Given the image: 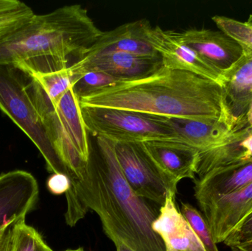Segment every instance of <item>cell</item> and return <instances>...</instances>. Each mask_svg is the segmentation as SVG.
<instances>
[{
    "mask_svg": "<svg viewBox=\"0 0 252 251\" xmlns=\"http://www.w3.org/2000/svg\"><path fill=\"white\" fill-rule=\"evenodd\" d=\"M64 251H84V249L83 248H78L77 249H68V250Z\"/></svg>",
    "mask_w": 252,
    "mask_h": 251,
    "instance_id": "33",
    "label": "cell"
},
{
    "mask_svg": "<svg viewBox=\"0 0 252 251\" xmlns=\"http://www.w3.org/2000/svg\"><path fill=\"white\" fill-rule=\"evenodd\" d=\"M252 162V125L233 131L220 145L199 153L196 178Z\"/></svg>",
    "mask_w": 252,
    "mask_h": 251,
    "instance_id": "17",
    "label": "cell"
},
{
    "mask_svg": "<svg viewBox=\"0 0 252 251\" xmlns=\"http://www.w3.org/2000/svg\"><path fill=\"white\" fill-rule=\"evenodd\" d=\"M29 73V72H28ZM37 81L53 106L80 79L72 72L70 66L62 70L47 73H29Z\"/></svg>",
    "mask_w": 252,
    "mask_h": 251,
    "instance_id": "20",
    "label": "cell"
},
{
    "mask_svg": "<svg viewBox=\"0 0 252 251\" xmlns=\"http://www.w3.org/2000/svg\"><path fill=\"white\" fill-rule=\"evenodd\" d=\"M9 230H10V228H9V229H4V228H0V243H1V242L3 241V240H4V237H5L6 235H7V232H8Z\"/></svg>",
    "mask_w": 252,
    "mask_h": 251,
    "instance_id": "32",
    "label": "cell"
},
{
    "mask_svg": "<svg viewBox=\"0 0 252 251\" xmlns=\"http://www.w3.org/2000/svg\"><path fill=\"white\" fill-rule=\"evenodd\" d=\"M230 249L232 251H252V242L242 245V246L231 248Z\"/></svg>",
    "mask_w": 252,
    "mask_h": 251,
    "instance_id": "29",
    "label": "cell"
},
{
    "mask_svg": "<svg viewBox=\"0 0 252 251\" xmlns=\"http://www.w3.org/2000/svg\"><path fill=\"white\" fill-rule=\"evenodd\" d=\"M162 66L161 57L115 52L102 53L90 58L84 57L71 65L70 68L78 78L89 71L98 70L125 81L145 78Z\"/></svg>",
    "mask_w": 252,
    "mask_h": 251,
    "instance_id": "11",
    "label": "cell"
},
{
    "mask_svg": "<svg viewBox=\"0 0 252 251\" xmlns=\"http://www.w3.org/2000/svg\"><path fill=\"white\" fill-rule=\"evenodd\" d=\"M7 235H8V232H7V235H6V237H4L3 241L0 243V251H6V248H7Z\"/></svg>",
    "mask_w": 252,
    "mask_h": 251,
    "instance_id": "31",
    "label": "cell"
},
{
    "mask_svg": "<svg viewBox=\"0 0 252 251\" xmlns=\"http://www.w3.org/2000/svg\"><path fill=\"white\" fill-rule=\"evenodd\" d=\"M176 134V142L200 152L217 147L233 131L226 122L220 120L168 118Z\"/></svg>",
    "mask_w": 252,
    "mask_h": 251,
    "instance_id": "19",
    "label": "cell"
},
{
    "mask_svg": "<svg viewBox=\"0 0 252 251\" xmlns=\"http://www.w3.org/2000/svg\"><path fill=\"white\" fill-rule=\"evenodd\" d=\"M150 41L161 57L162 65L169 69L185 71L220 84L222 74L207 63L196 52L185 45L178 32L153 27Z\"/></svg>",
    "mask_w": 252,
    "mask_h": 251,
    "instance_id": "10",
    "label": "cell"
},
{
    "mask_svg": "<svg viewBox=\"0 0 252 251\" xmlns=\"http://www.w3.org/2000/svg\"><path fill=\"white\" fill-rule=\"evenodd\" d=\"M6 251H53L42 236L25 221L10 228Z\"/></svg>",
    "mask_w": 252,
    "mask_h": 251,
    "instance_id": "21",
    "label": "cell"
},
{
    "mask_svg": "<svg viewBox=\"0 0 252 251\" xmlns=\"http://www.w3.org/2000/svg\"><path fill=\"white\" fill-rule=\"evenodd\" d=\"M115 247H116V251H135L129 248L128 246L124 244V243H120V244L115 246Z\"/></svg>",
    "mask_w": 252,
    "mask_h": 251,
    "instance_id": "30",
    "label": "cell"
},
{
    "mask_svg": "<svg viewBox=\"0 0 252 251\" xmlns=\"http://www.w3.org/2000/svg\"><path fill=\"white\" fill-rule=\"evenodd\" d=\"M179 39L220 73L229 70L244 56V49L222 31L191 29L178 32Z\"/></svg>",
    "mask_w": 252,
    "mask_h": 251,
    "instance_id": "13",
    "label": "cell"
},
{
    "mask_svg": "<svg viewBox=\"0 0 252 251\" xmlns=\"http://www.w3.org/2000/svg\"><path fill=\"white\" fill-rule=\"evenodd\" d=\"M70 187V180L63 174L53 173L47 178V190L55 195L66 194Z\"/></svg>",
    "mask_w": 252,
    "mask_h": 251,
    "instance_id": "27",
    "label": "cell"
},
{
    "mask_svg": "<svg viewBox=\"0 0 252 251\" xmlns=\"http://www.w3.org/2000/svg\"><path fill=\"white\" fill-rule=\"evenodd\" d=\"M103 31L80 4L34 14L0 38V64H13L29 73L66 69L85 57Z\"/></svg>",
    "mask_w": 252,
    "mask_h": 251,
    "instance_id": "3",
    "label": "cell"
},
{
    "mask_svg": "<svg viewBox=\"0 0 252 251\" xmlns=\"http://www.w3.org/2000/svg\"><path fill=\"white\" fill-rule=\"evenodd\" d=\"M28 88L52 147L67 172L71 184L81 181L87 171L91 145L79 97L72 88L57 106H53L29 73Z\"/></svg>",
    "mask_w": 252,
    "mask_h": 251,
    "instance_id": "4",
    "label": "cell"
},
{
    "mask_svg": "<svg viewBox=\"0 0 252 251\" xmlns=\"http://www.w3.org/2000/svg\"><path fill=\"white\" fill-rule=\"evenodd\" d=\"M176 194L169 192L152 229L162 240L165 251H206L176 203Z\"/></svg>",
    "mask_w": 252,
    "mask_h": 251,
    "instance_id": "16",
    "label": "cell"
},
{
    "mask_svg": "<svg viewBox=\"0 0 252 251\" xmlns=\"http://www.w3.org/2000/svg\"><path fill=\"white\" fill-rule=\"evenodd\" d=\"M247 22L249 24V25H252V11L251 14H250V16H249V19Z\"/></svg>",
    "mask_w": 252,
    "mask_h": 251,
    "instance_id": "34",
    "label": "cell"
},
{
    "mask_svg": "<svg viewBox=\"0 0 252 251\" xmlns=\"http://www.w3.org/2000/svg\"><path fill=\"white\" fill-rule=\"evenodd\" d=\"M38 195V182L30 172L13 170L0 175V228L9 229L25 221Z\"/></svg>",
    "mask_w": 252,
    "mask_h": 251,
    "instance_id": "9",
    "label": "cell"
},
{
    "mask_svg": "<svg viewBox=\"0 0 252 251\" xmlns=\"http://www.w3.org/2000/svg\"><path fill=\"white\" fill-rule=\"evenodd\" d=\"M223 91L226 122L232 131L250 126L252 112V53L244 56L229 70L223 72L220 82Z\"/></svg>",
    "mask_w": 252,
    "mask_h": 251,
    "instance_id": "8",
    "label": "cell"
},
{
    "mask_svg": "<svg viewBox=\"0 0 252 251\" xmlns=\"http://www.w3.org/2000/svg\"><path fill=\"white\" fill-rule=\"evenodd\" d=\"M152 28L148 19H142L103 32L84 57L90 58L102 53L115 52L161 57L150 41Z\"/></svg>",
    "mask_w": 252,
    "mask_h": 251,
    "instance_id": "14",
    "label": "cell"
},
{
    "mask_svg": "<svg viewBox=\"0 0 252 251\" xmlns=\"http://www.w3.org/2000/svg\"><path fill=\"white\" fill-rule=\"evenodd\" d=\"M89 133L114 143L176 141L168 118L109 108L81 107Z\"/></svg>",
    "mask_w": 252,
    "mask_h": 251,
    "instance_id": "6",
    "label": "cell"
},
{
    "mask_svg": "<svg viewBox=\"0 0 252 251\" xmlns=\"http://www.w3.org/2000/svg\"><path fill=\"white\" fill-rule=\"evenodd\" d=\"M25 4L18 0H0V14L18 10Z\"/></svg>",
    "mask_w": 252,
    "mask_h": 251,
    "instance_id": "28",
    "label": "cell"
},
{
    "mask_svg": "<svg viewBox=\"0 0 252 251\" xmlns=\"http://www.w3.org/2000/svg\"><path fill=\"white\" fill-rule=\"evenodd\" d=\"M142 144L160 170L176 187L185 178H196L198 150L175 141L155 140Z\"/></svg>",
    "mask_w": 252,
    "mask_h": 251,
    "instance_id": "15",
    "label": "cell"
},
{
    "mask_svg": "<svg viewBox=\"0 0 252 251\" xmlns=\"http://www.w3.org/2000/svg\"><path fill=\"white\" fill-rule=\"evenodd\" d=\"M80 103L81 107L122 109L161 117L220 120L227 124L220 84L164 66L145 78L122 81L81 97Z\"/></svg>",
    "mask_w": 252,
    "mask_h": 251,
    "instance_id": "2",
    "label": "cell"
},
{
    "mask_svg": "<svg viewBox=\"0 0 252 251\" xmlns=\"http://www.w3.org/2000/svg\"><path fill=\"white\" fill-rule=\"evenodd\" d=\"M0 110L32 141L53 173L67 172L56 156L28 88V73L13 64H0Z\"/></svg>",
    "mask_w": 252,
    "mask_h": 251,
    "instance_id": "5",
    "label": "cell"
},
{
    "mask_svg": "<svg viewBox=\"0 0 252 251\" xmlns=\"http://www.w3.org/2000/svg\"><path fill=\"white\" fill-rule=\"evenodd\" d=\"M181 213L199 239L206 251H219L204 217L189 203H182Z\"/></svg>",
    "mask_w": 252,
    "mask_h": 251,
    "instance_id": "24",
    "label": "cell"
},
{
    "mask_svg": "<svg viewBox=\"0 0 252 251\" xmlns=\"http://www.w3.org/2000/svg\"><path fill=\"white\" fill-rule=\"evenodd\" d=\"M212 19L219 29L237 41L244 52L252 53V25L226 16H215Z\"/></svg>",
    "mask_w": 252,
    "mask_h": 251,
    "instance_id": "22",
    "label": "cell"
},
{
    "mask_svg": "<svg viewBox=\"0 0 252 251\" xmlns=\"http://www.w3.org/2000/svg\"><path fill=\"white\" fill-rule=\"evenodd\" d=\"M216 244L252 211V182L241 190L199 205Z\"/></svg>",
    "mask_w": 252,
    "mask_h": 251,
    "instance_id": "12",
    "label": "cell"
},
{
    "mask_svg": "<svg viewBox=\"0 0 252 251\" xmlns=\"http://www.w3.org/2000/svg\"><path fill=\"white\" fill-rule=\"evenodd\" d=\"M122 81H124L102 71L90 70L84 73L77 81L73 89L78 97L81 98L113 86Z\"/></svg>",
    "mask_w": 252,
    "mask_h": 251,
    "instance_id": "23",
    "label": "cell"
},
{
    "mask_svg": "<svg viewBox=\"0 0 252 251\" xmlns=\"http://www.w3.org/2000/svg\"><path fill=\"white\" fill-rule=\"evenodd\" d=\"M250 242H252V211L233 228L223 243L231 249Z\"/></svg>",
    "mask_w": 252,
    "mask_h": 251,
    "instance_id": "26",
    "label": "cell"
},
{
    "mask_svg": "<svg viewBox=\"0 0 252 251\" xmlns=\"http://www.w3.org/2000/svg\"><path fill=\"white\" fill-rule=\"evenodd\" d=\"M96 138L85 175L71 184L65 194L66 224L75 226L91 209L115 246L124 243L135 251H165L162 240L152 229L159 209L134 194L123 175L115 143Z\"/></svg>",
    "mask_w": 252,
    "mask_h": 251,
    "instance_id": "1",
    "label": "cell"
},
{
    "mask_svg": "<svg viewBox=\"0 0 252 251\" xmlns=\"http://www.w3.org/2000/svg\"><path fill=\"white\" fill-rule=\"evenodd\" d=\"M198 206L220 196L232 194L252 182V162L219 169L193 180Z\"/></svg>",
    "mask_w": 252,
    "mask_h": 251,
    "instance_id": "18",
    "label": "cell"
},
{
    "mask_svg": "<svg viewBox=\"0 0 252 251\" xmlns=\"http://www.w3.org/2000/svg\"><path fill=\"white\" fill-rule=\"evenodd\" d=\"M115 153L123 175L134 194L162 206L169 192L177 187L162 173L142 143H115Z\"/></svg>",
    "mask_w": 252,
    "mask_h": 251,
    "instance_id": "7",
    "label": "cell"
},
{
    "mask_svg": "<svg viewBox=\"0 0 252 251\" xmlns=\"http://www.w3.org/2000/svg\"><path fill=\"white\" fill-rule=\"evenodd\" d=\"M34 15L30 6L0 14V38L19 28Z\"/></svg>",
    "mask_w": 252,
    "mask_h": 251,
    "instance_id": "25",
    "label": "cell"
}]
</instances>
